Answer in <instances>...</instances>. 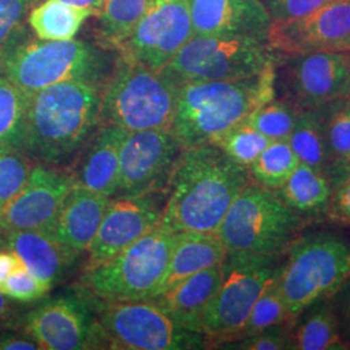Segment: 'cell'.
Instances as JSON below:
<instances>
[{
	"label": "cell",
	"mask_w": 350,
	"mask_h": 350,
	"mask_svg": "<svg viewBox=\"0 0 350 350\" xmlns=\"http://www.w3.org/2000/svg\"><path fill=\"white\" fill-rule=\"evenodd\" d=\"M250 180L248 167L231 160L217 144L182 150L169 178L160 225L173 232L215 234Z\"/></svg>",
	"instance_id": "obj_1"
},
{
	"label": "cell",
	"mask_w": 350,
	"mask_h": 350,
	"mask_svg": "<svg viewBox=\"0 0 350 350\" xmlns=\"http://www.w3.org/2000/svg\"><path fill=\"white\" fill-rule=\"evenodd\" d=\"M100 99L99 85L82 81L30 92L23 152L49 166L72 161L100 124Z\"/></svg>",
	"instance_id": "obj_2"
},
{
	"label": "cell",
	"mask_w": 350,
	"mask_h": 350,
	"mask_svg": "<svg viewBox=\"0 0 350 350\" xmlns=\"http://www.w3.org/2000/svg\"><path fill=\"white\" fill-rule=\"evenodd\" d=\"M274 96L275 64L244 79L185 82L179 85L169 129L182 150L215 144Z\"/></svg>",
	"instance_id": "obj_3"
},
{
	"label": "cell",
	"mask_w": 350,
	"mask_h": 350,
	"mask_svg": "<svg viewBox=\"0 0 350 350\" xmlns=\"http://www.w3.org/2000/svg\"><path fill=\"white\" fill-rule=\"evenodd\" d=\"M176 232L156 226L109 260L85 270V291L103 302L152 300L169 269Z\"/></svg>",
	"instance_id": "obj_4"
},
{
	"label": "cell",
	"mask_w": 350,
	"mask_h": 350,
	"mask_svg": "<svg viewBox=\"0 0 350 350\" xmlns=\"http://www.w3.org/2000/svg\"><path fill=\"white\" fill-rule=\"evenodd\" d=\"M107 69L100 51L82 40L18 38L0 52V73L26 92L82 81L98 83Z\"/></svg>",
	"instance_id": "obj_5"
},
{
	"label": "cell",
	"mask_w": 350,
	"mask_h": 350,
	"mask_svg": "<svg viewBox=\"0 0 350 350\" xmlns=\"http://www.w3.org/2000/svg\"><path fill=\"white\" fill-rule=\"evenodd\" d=\"M178 90L163 72L121 56L101 91L100 125L125 131L169 129Z\"/></svg>",
	"instance_id": "obj_6"
},
{
	"label": "cell",
	"mask_w": 350,
	"mask_h": 350,
	"mask_svg": "<svg viewBox=\"0 0 350 350\" xmlns=\"http://www.w3.org/2000/svg\"><path fill=\"white\" fill-rule=\"evenodd\" d=\"M275 282L291 315L296 319L317 301L332 297L349 280L350 245L336 234L319 232L296 239Z\"/></svg>",
	"instance_id": "obj_7"
},
{
	"label": "cell",
	"mask_w": 350,
	"mask_h": 350,
	"mask_svg": "<svg viewBox=\"0 0 350 350\" xmlns=\"http://www.w3.org/2000/svg\"><path fill=\"white\" fill-rule=\"evenodd\" d=\"M301 215L275 191L250 180L226 213L217 235L227 253L275 256L296 240Z\"/></svg>",
	"instance_id": "obj_8"
},
{
	"label": "cell",
	"mask_w": 350,
	"mask_h": 350,
	"mask_svg": "<svg viewBox=\"0 0 350 350\" xmlns=\"http://www.w3.org/2000/svg\"><path fill=\"white\" fill-rule=\"evenodd\" d=\"M278 53L267 38L250 34L193 36L160 72L178 85L192 81H231L261 75Z\"/></svg>",
	"instance_id": "obj_9"
},
{
	"label": "cell",
	"mask_w": 350,
	"mask_h": 350,
	"mask_svg": "<svg viewBox=\"0 0 350 350\" xmlns=\"http://www.w3.org/2000/svg\"><path fill=\"white\" fill-rule=\"evenodd\" d=\"M91 301L100 325L105 349L206 348L204 335L182 327L172 314L154 301L103 302L92 297Z\"/></svg>",
	"instance_id": "obj_10"
},
{
	"label": "cell",
	"mask_w": 350,
	"mask_h": 350,
	"mask_svg": "<svg viewBox=\"0 0 350 350\" xmlns=\"http://www.w3.org/2000/svg\"><path fill=\"white\" fill-rule=\"evenodd\" d=\"M275 256L227 253L222 280L202 319L206 345L235 340L250 310L276 271Z\"/></svg>",
	"instance_id": "obj_11"
},
{
	"label": "cell",
	"mask_w": 350,
	"mask_h": 350,
	"mask_svg": "<svg viewBox=\"0 0 350 350\" xmlns=\"http://www.w3.org/2000/svg\"><path fill=\"white\" fill-rule=\"evenodd\" d=\"M275 79L297 112L321 108L347 96L350 90V52L278 55Z\"/></svg>",
	"instance_id": "obj_12"
},
{
	"label": "cell",
	"mask_w": 350,
	"mask_h": 350,
	"mask_svg": "<svg viewBox=\"0 0 350 350\" xmlns=\"http://www.w3.org/2000/svg\"><path fill=\"white\" fill-rule=\"evenodd\" d=\"M23 328L39 349H105L91 297L65 295L26 313Z\"/></svg>",
	"instance_id": "obj_13"
},
{
	"label": "cell",
	"mask_w": 350,
	"mask_h": 350,
	"mask_svg": "<svg viewBox=\"0 0 350 350\" xmlns=\"http://www.w3.org/2000/svg\"><path fill=\"white\" fill-rule=\"evenodd\" d=\"M167 187L137 195L114 196L88 250L86 269L109 260L160 225L167 201Z\"/></svg>",
	"instance_id": "obj_14"
},
{
	"label": "cell",
	"mask_w": 350,
	"mask_h": 350,
	"mask_svg": "<svg viewBox=\"0 0 350 350\" xmlns=\"http://www.w3.org/2000/svg\"><path fill=\"white\" fill-rule=\"evenodd\" d=\"M193 36L187 0H153L120 50L127 60L160 72Z\"/></svg>",
	"instance_id": "obj_15"
},
{
	"label": "cell",
	"mask_w": 350,
	"mask_h": 350,
	"mask_svg": "<svg viewBox=\"0 0 350 350\" xmlns=\"http://www.w3.org/2000/svg\"><path fill=\"white\" fill-rule=\"evenodd\" d=\"M274 53L350 52V0H334L300 17L274 20L267 31Z\"/></svg>",
	"instance_id": "obj_16"
},
{
	"label": "cell",
	"mask_w": 350,
	"mask_h": 350,
	"mask_svg": "<svg viewBox=\"0 0 350 350\" xmlns=\"http://www.w3.org/2000/svg\"><path fill=\"white\" fill-rule=\"evenodd\" d=\"M180 152L182 147L170 129L126 131L120 150L116 196L167 187Z\"/></svg>",
	"instance_id": "obj_17"
},
{
	"label": "cell",
	"mask_w": 350,
	"mask_h": 350,
	"mask_svg": "<svg viewBox=\"0 0 350 350\" xmlns=\"http://www.w3.org/2000/svg\"><path fill=\"white\" fill-rule=\"evenodd\" d=\"M75 187L72 173L38 163L33 165L25 187L0 212V231H52L64 202Z\"/></svg>",
	"instance_id": "obj_18"
},
{
	"label": "cell",
	"mask_w": 350,
	"mask_h": 350,
	"mask_svg": "<svg viewBox=\"0 0 350 350\" xmlns=\"http://www.w3.org/2000/svg\"><path fill=\"white\" fill-rule=\"evenodd\" d=\"M195 36L250 34L267 38L271 17L262 0H187Z\"/></svg>",
	"instance_id": "obj_19"
},
{
	"label": "cell",
	"mask_w": 350,
	"mask_h": 350,
	"mask_svg": "<svg viewBox=\"0 0 350 350\" xmlns=\"http://www.w3.org/2000/svg\"><path fill=\"white\" fill-rule=\"evenodd\" d=\"M125 134L122 129L101 125L85 146L86 150L72 173L75 185L114 198L120 175V150Z\"/></svg>",
	"instance_id": "obj_20"
},
{
	"label": "cell",
	"mask_w": 350,
	"mask_h": 350,
	"mask_svg": "<svg viewBox=\"0 0 350 350\" xmlns=\"http://www.w3.org/2000/svg\"><path fill=\"white\" fill-rule=\"evenodd\" d=\"M5 244L26 270L50 289L77 258L60 244L52 231L23 230L5 232Z\"/></svg>",
	"instance_id": "obj_21"
},
{
	"label": "cell",
	"mask_w": 350,
	"mask_h": 350,
	"mask_svg": "<svg viewBox=\"0 0 350 350\" xmlns=\"http://www.w3.org/2000/svg\"><path fill=\"white\" fill-rule=\"evenodd\" d=\"M111 198L75 185L64 202L53 234L75 257L95 238Z\"/></svg>",
	"instance_id": "obj_22"
},
{
	"label": "cell",
	"mask_w": 350,
	"mask_h": 350,
	"mask_svg": "<svg viewBox=\"0 0 350 350\" xmlns=\"http://www.w3.org/2000/svg\"><path fill=\"white\" fill-rule=\"evenodd\" d=\"M222 280V263L188 276L152 301L188 331L202 335V319Z\"/></svg>",
	"instance_id": "obj_23"
},
{
	"label": "cell",
	"mask_w": 350,
	"mask_h": 350,
	"mask_svg": "<svg viewBox=\"0 0 350 350\" xmlns=\"http://www.w3.org/2000/svg\"><path fill=\"white\" fill-rule=\"evenodd\" d=\"M226 256L227 250L217 234L176 232L169 269L159 295L188 276L224 262Z\"/></svg>",
	"instance_id": "obj_24"
},
{
	"label": "cell",
	"mask_w": 350,
	"mask_h": 350,
	"mask_svg": "<svg viewBox=\"0 0 350 350\" xmlns=\"http://www.w3.org/2000/svg\"><path fill=\"white\" fill-rule=\"evenodd\" d=\"M275 192L297 214H319L329 208L334 187L325 175L300 163Z\"/></svg>",
	"instance_id": "obj_25"
},
{
	"label": "cell",
	"mask_w": 350,
	"mask_h": 350,
	"mask_svg": "<svg viewBox=\"0 0 350 350\" xmlns=\"http://www.w3.org/2000/svg\"><path fill=\"white\" fill-rule=\"evenodd\" d=\"M288 143L301 163L313 167L327 178L329 176L325 120L321 108L297 112L296 124Z\"/></svg>",
	"instance_id": "obj_26"
},
{
	"label": "cell",
	"mask_w": 350,
	"mask_h": 350,
	"mask_svg": "<svg viewBox=\"0 0 350 350\" xmlns=\"http://www.w3.org/2000/svg\"><path fill=\"white\" fill-rule=\"evenodd\" d=\"M92 14L91 11L75 8L59 0H42L33 7L27 21L40 39L69 40Z\"/></svg>",
	"instance_id": "obj_27"
},
{
	"label": "cell",
	"mask_w": 350,
	"mask_h": 350,
	"mask_svg": "<svg viewBox=\"0 0 350 350\" xmlns=\"http://www.w3.org/2000/svg\"><path fill=\"white\" fill-rule=\"evenodd\" d=\"M325 120V140L329 159V182L335 186L338 175L350 159V107L345 99L321 107Z\"/></svg>",
	"instance_id": "obj_28"
},
{
	"label": "cell",
	"mask_w": 350,
	"mask_h": 350,
	"mask_svg": "<svg viewBox=\"0 0 350 350\" xmlns=\"http://www.w3.org/2000/svg\"><path fill=\"white\" fill-rule=\"evenodd\" d=\"M291 349L347 350L349 344L340 335L335 313L322 306L291 332Z\"/></svg>",
	"instance_id": "obj_29"
},
{
	"label": "cell",
	"mask_w": 350,
	"mask_h": 350,
	"mask_svg": "<svg viewBox=\"0 0 350 350\" xmlns=\"http://www.w3.org/2000/svg\"><path fill=\"white\" fill-rule=\"evenodd\" d=\"M153 0H105L99 16L103 40L120 49L148 11Z\"/></svg>",
	"instance_id": "obj_30"
},
{
	"label": "cell",
	"mask_w": 350,
	"mask_h": 350,
	"mask_svg": "<svg viewBox=\"0 0 350 350\" xmlns=\"http://www.w3.org/2000/svg\"><path fill=\"white\" fill-rule=\"evenodd\" d=\"M29 92L0 73V148L23 152Z\"/></svg>",
	"instance_id": "obj_31"
},
{
	"label": "cell",
	"mask_w": 350,
	"mask_h": 350,
	"mask_svg": "<svg viewBox=\"0 0 350 350\" xmlns=\"http://www.w3.org/2000/svg\"><path fill=\"white\" fill-rule=\"evenodd\" d=\"M300 163L288 140H275L250 163V179L263 187L276 191L282 187Z\"/></svg>",
	"instance_id": "obj_32"
},
{
	"label": "cell",
	"mask_w": 350,
	"mask_h": 350,
	"mask_svg": "<svg viewBox=\"0 0 350 350\" xmlns=\"http://www.w3.org/2000/svg\"><path fill=\"white\" fill-rule=\"evenodd\" d=\"M274 275L269 280L258 300L253 305L247 322L240 329L235 340L260 334L276 325H287L295 321L279 292Z\"/></svg>",
	"instance_id": "obj_33"
},
{
	"label": "cell",
	"mask_w": 350,
	"mask_h": 350,
	"mask_svg": "<svg viewBox=\"0 0 350 350\" xmlns=\"http://www.w3.org/2000/svg\"><path fill=\"white\" fill-rule=\"evenodd\" d=\"M297 111L284 100L266 101L248 117V124L271 142L288 140L296 124Z\"/></svg>",
	"instance_id": "obj_34"
},
{
	"label": "cell",
	"mask_w": 350,
	"mask_h": 350,
	"mask_svg": "<svg viewBox=\"0 0 350 350\" xmlns=\"http://www.w3.org/2000/svg\"><path fill=\"white\" fill-rule=\"evenodd\" d=\"M270 139L266 138L260 131L252 127L248 121H244L243 124L230 130L215 144L231 160L250 167V163L260 156V153L270 144Z\"/></svg>",
	"instance_id": "obj_35"
},
{
	"label": "cell",
	"mask_w": 350,
	"mask_h": 350,
	"mask_svg": "<svg viewBox=\"0 0 350 350\" xmlns=\"http://www.w3.org/2000/svg\"><path fill=\"white\" fill-rule=\"evenodd\" d=\"M31 167L24 152L0 148V212L25 187Z\"/></svg>",
	"instance_id": "obj_36"
},
{
	"label": "cell",
	"mask_w": 350,
	"mask_h": 350,
	"mask_svg": "<svg viewBox=\"0 0 350 350\" xmlns=\"http://www.w3.org/2000/svg\"><path fill=\"white\" fill-rule=\"evenodd\" d=\"M38 0H0V52L24 34V23Z\"/></svg>",
	"instance_id": "obj_37"
},
{
	"label": "cell",
	"mask_w": 350,
	"mask_h": 350,
	"mask_svg": "<svg viewBox=\"0 0 350 350\" xmlns=\"http://www.w3.org/2000/svg\"><path fill=\"white\" fill-rule=\"evenodd\" d=\"M0 291L10 299L18 302H33L46 296L50 288L31 275L23 263L11 273L0 286Z\"/></svg>",
	"instance_id": "obj_38"
},
{
	"label": "cell",
	"mask_w": 350,
	"mask_h": 350,
	"mask_svg": "<svg viewBox=\"0 0 350 350\" xmlns=\"http://www.w3.org/2000/svg\"><path fill=\"white\" fill-rule=\"evenodd\" d=\"M291 332L284 325L267 328L260 334L238 338L221 345L226 349L241 350H284L291 349Z\"/></svg>",
	"instance_id": "obj_39"
},
{
	"label": "cell",
	"mask_w": 350,
	"mask_h": 350,
	"mask_svg": "<svg viewBox=\"0 0 350 350\" xmlns=\"http://www.w3.org/2000/svg\"><path fill=\"white\" fill-rule=\"evenodd\" d=\"M331 1L334 0H262L273 21L300 17Z\"/></svg>",
	"instance_id": "obj_40"
},
{
	"label": "cell",
	"mask_w": 350,
	"mask_h": 350,
	"mask_svg": "<svg viewBox=\"0 0 350 350\" xmlns=\"http://www.w3.org/2000/svg\"><path fill=\"white\" fill-rule=\"evenodd\" d=\"M329 209L335 217L350 226V178L344 179L334 187Z\"/></svg>",
	"instance_id": "obj_41"
},
{
	"label": "cell",
	"mask_w": 350,
	"mask_h": 350,
	"mask_svg": "<svg viewBox=\"0 0 350 350\" xmlns=\"http://www.w3.org/2000/svg\"><path fill=\"white\" fill-rule=\"evenodd\" d=\"M39 349L37 342L31 338H18L14 335H0V350Z\"/></svg>",
	"instance_id": "obj_42"
},
{
	"label": "cell",
	"mask_w": 350,
	"mask_h": 350,
	"mask_svg": "<svg viewBox=\"0 0 350 350\" xmlns=\"http://www.w3.org/2000/svg\"><path fill=\"white\" fill-rule=\"evenodd\" d=\"M21 265L17 256L11 250H0V286Z\"/></svg>",
	"instance_id": "obj_43"
},
{
	"label": "cell",
	"mask_w": 350,
	"mask_h": 350,
	"mask_svg": "<svg viewBox=\"0 0 350 350\" xmlns=\"http://www.w3.org/2000/svg\"><path fill=\"white\" fill-rule=\"evenodd\" d=\"M59 1L75 7V8L88 10L94 14H99L101 10H103V5H104L105 0H59Z\"/></svg>",
	"instance_id": "obj_44"
},
{
	"label": "cell",
	"mask_w": 350,
	"mask_h": 350,
	"mask_svg": "<svg viewBox=\"0 0 350 350\" xmlns=\"http://www.w3.org/2000/svg\"><path fill=\"white\" fill-rule=\"evenodd\" d=\"M12 315V306L10 297H7L1 291H0V328L8 322V319Z\"/></svg>",
	"instance_id": "obj_45"
},
{
	"label": "cell",
	"mask_w": 350,
	"mask_h": 350,
	"mask_svg": "<svg viewBox=\"0 0 350 350\" xmlns=\"http://www.w3.org/2000/svg\"><path fill=\"white\" fill-rule=\"evenodd\" d=\"M342 317H344V323L347 327V331L349 332L350 335V295L345 300V305H344V309H342Z\"/></svg>",
	"instance_id": "obj_46"
},
{
	"label": "cell",
	"mask_w": 350,
	"mask_h": 350,
	"mask_svg": "<svg viewBox=\"0 0 350 350\" xmlns=\"http://www.w3.org/2000/svg\"><path fill=\"white\" fill-rule=\"evenodd\" d=\"M347 178H350V159L348 160V163H345V166L342 167V170H341V173L338 175V180H336L335 186L338 185L340 182H342L344 179H347ZM335 186H334V187H335Z\"/></svg>",
	"instance_id": "obj_47"
},
{
	"label": "cell",
	"mask_w": 350,
	"mask_h": 350,
	"mask_svg": "<svg viewBox=\"0 0 350 350\" xmlns=\"http://www.w3.org/2000/svg\"><path fill=\"white\" fill-rule=\"evenodd\" d=\"M344 99H345V101H347V104H348V105H349L350 107V90L349 91H348V94H347V96H345Z\"/></svg>",
	"instance_id": "obj_48"
},
{
	"label": "cell",
	"mask_w": 350,
	"mask_h": 350,
	"mask_svg": "<svg viewBox=\"0 0 350 350\" xmlns=\"http://www.w3.org/2000/svg\"><path fill=\"white\" fill-rule=\"evenodd\" d=\"M349 279H350V274H349Z\"/></svg>",
	"instance_id": "obj_49"
}]
</instances>
